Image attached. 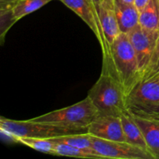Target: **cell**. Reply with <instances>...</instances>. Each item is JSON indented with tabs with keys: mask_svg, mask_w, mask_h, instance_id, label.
<instances>
[{
	"mask_svg": "<svg viewBox=\"0 0 159 159\" xmlns=\"http://www.w3.org/2000/svg\"><path fill=\"white\" fill-rule=\"evenodd\" d=\"M54 140L57 143H64V144L77 147L83 150L89 151V152H96L93 148L91 135L89 133L57 137V138H54Z\"/></svg>",
	"mask_w": 159,
	"mask_h": 159,
	"instance_id": "cell-16",
	"label": "cell"
},
{
	"mask_svg": "<svg viewBox=\"0 0 159 159\" xmlns=\"http://www.w3.org/2000/svg\"><path fill=\"white\" fill-rule=\"evenodd\" d=\"M87 96L99 114L120 116L128 110L127 95L122 85L107 68H102L100 76L90 89Z\"/></svg>",
	"mask_w": 159,
	"mask_h": 159,
	"instance_id": "cell-2",
	"label": "cell"
},
{
	"mask_svg": "<svg viewBox=\"0 0 159 159\" xmlns=\"http://www.w3.org/2000/svg\"><path fill=\"white\" fill-rule=\"evenodd\" d=\"M91 137L93 148L104 158L155 159L149 152L126 141H108L93 135Z\"/></svg>",
	"mask_w": 159,
	"mask_h": 159,
	"instance_id": "cell-6",
	"label": "cell"
},
{
	"mask_svg": "<svg viewBox=\"0 0 159 159\" xmlns=\"http://www.w3.org/2000/svg\"><path fill=\"white\" fill-rule=\"evenodd\" d=\"M12 9H0V40L2 44L5 36L9 30L16 23Z\"/></svg>",
	"mask_w": 159,
	"mask_h": 159,
	"instance_id": "cell-19",
	"label": "cell"
},
{
	"mask_svg": "<svg viewBox=\"0 0 159 159\" xmlns=\"http://www.w3.org/2000/svg\"><path fill=\"white\" fill-rule=\"evenodd\" d=\"M132 116L142 130L148 151L155 159H159V119L134 113Z\"/></svg>",
	"mask_w": 159,
	"mask_h": 159,
	"instance_id": "cell-11",
	"label": "cell"
},
{
	"mask_svg": "<svg viewBox=\"0 0 159 159\" xmlns=\"http://www.w3.org/2000/svg\"><path fill=\"white\" fill-rule=\"evenodd\" d=\"M102 68L111 71L128 95L141 81L138 59L128 34L121 33L110 47L108 62L102 64Z\"/></svg>",
	"mask_w": 159,
	"mask_h": 159,
	"instance_id": "cell-1",
	"label": "cell"
},
{
	"mask_svg": "<svg viewBox=\"0 0 159 159\" xmlns=\"http://www.w3.org/2000/svg\"><path fill=\"white\" fill-rule=\"evenodd\" d=\"M68 9L77 14L94 33L100 44L102 53V64L108 62L110 57V48L106 40L102 27L98 22L91 5L88 0H58Z\"/></svg>",
	"mask_w": 159,
	"mask_h": 159,
	"instance_id": "cell-7",
	"label": "cell"
},
{
	"mask_svg": "<svg viewBox=\"0 0 159 159\" xmlns=\"http://www.w3.org/2000/svg\"><path fill=\"white\" fill-rule=\"evenodd\" d=\"M53 0H20L12 8L14 17L18 21L26 16L38 10Z\"/></svg>",
	"mask_w": 159,
	"mask_h": 159,
	"instance_id": "cell-17",
	"label": "cell"
},
{
	"mask_svg": "<svg viewBox=\"0 0 159 159\" xmlns=\"http://www.w3.org/2000/svg\"><path fill=\"white\" fill-rule=\"evenodd\" d=\"M99 114L97 109L87 96L82 101L70 107L54 110L30 120L37 122L62 124L70 127H89Z\"/></svg>",
	"mask_w": 159,
	"mask_h": 159,
	"instance_id": "cell-4",
	"label": "cell"
},
{
	"mask_svg": "<svg viewBox=\"0 0 159 159\" xmlns=\"http://www.w3.org/2000/svg\"><path fill=\"white\" fill-rule=\"evenodd\" d=\"M89 127H75L62 124L37 122L30 119L15 120L2 116L0 130L2 136L12 142L18 143L20 138H54L70 134L88 133Z\"/></svg>",
	"mask_w": 159,
	"mask_h": 159,
	"instance_id": "cell-3",
	"label": "cell"
},
{
	"mask_svg": "<svg viewBox=\"0 0 159 159\" xmlns=\"http://www.w3.org/2000/svg\"><path fill=\"white\" fill-rule=\"evenodd\" d=\"M88 133L101 139L126 141L120 116L99 114L89 126Z\"/></svg>",
	"mask_w": 159,
	"mask_h": 159,
	"instance_id": "cell-9",
	"label": "cell"
},
{
	"mask_svg": "<svg viewBox=\"0 0 159 159\" xmlns=\"http://www.w3.org/2000/svg\"><path fill=\"white\" fill-rule=\"evenodd\" d=\"M122 1L127 3H133V4H134V0H122Z\"/></svg>",
	"mask_w": 159,
	"mask_h": 159,
	"instance_id": "cell-24",
	"label": "cell"
},
{
	"mask_svg": "<svg viewBox=\"0 0 159 159\" xmlns=\"http://www.w3.org/2000/svg\"><path fill=\"white\" fill-rule=\"evenodd\" d=\"M149 1L150 0H134V5L139 9V11H141L148 3Z\"/></svg>",
	"mask_w": 159,
	"mask_h": 159,
	"instance_id": "cell-23",
	"label": "cell"
},
{
	"mask_svg": "<svg viewBox=\"0 0 159 159\" xmlns=\"http://www.w3.org/2000/svg\"><path fill=\"white\" fill-rule=\"evenodd\" d=\"M127 34L136 54L141 80L150 63L159 33L148 32L138 26Z\"/></svg>",
	"mask_w": 159,
	"mask_h": 159,
	"instance_id": "cell-8",
	"label": "cell"
},
{
	"mask_svg": "<svg viewBox=\"0 0 159 159\" xmlns=\"http://www.w3.org/2000/svg\"><path fill=\"white\" fill-rule=\"evenodd\" d=\"M158 76H159V34L150 63H149L147 70H146L141 80L158 77Z\"/></svg>",
	"mask_w": 159,
	"mask_h": 159,
	"instance_id": "cell-20",
	"label": "cell"
},
{
	"mask_svg": "<svg viewBox=\"0 0 159 159\" xmlns=\"http://www.w3.org/2000/svg\"><path fill=\"white\" fill-rule=\"evenodd\" d=\"M115 0H102L99 8L101 27L109 47L121 34L114 9Z\"/></svg>",
	"mask_w": 159,
	"mask_h": 159,
	"instance_id": "cell-10",
	"label": "cell"
},
{
	"mask_svg": "<svg viewBox=\"0 0 159 159\" xmlns=\"http://www.w3.org/2000/svg\"><path fill=\"white\" fill-rule=\"evenodd\" d=\"M18 143L34 149L39 152L54 155V150L56 142L54 138H20Z\"/></svg>",
	"mask_w": 159,
	"mask_h": 159,
	"instance_id": "cell-18",
	"label": "cell"
},
{
	"mask_svg": "<svg viewBox=\"0 0 159 159\" xmlns=\"http://www.w3.org/2000/svg\"><path fill=\"white\" fill-rule=\"evenodd\" d=\"M127 107L134 114L159 116V76L140 81L127 96Z\"/></svg>",
	"mask_w": 159,
	"mask_h": 159,
	"instance_id": "cell-5",
	"label": "cell"
},
{
	"mask_svg": "<svg viewBox=\"0 0 159 159\" xmlns=\"http://www.w3.org/2000/svg\"><path fill=\"white\" fill-rule=\"evenodd\" d=\"M102 0H88V2H89V4L91 5L92 8H93V11H94V13L96 15V18H97L98 22L100 23V20H99V8H100L101 3H102Z\"/></svg>",
	"mask_w": 159,
	"mask_h": 159,
	"instance_id": "cell-21",
	"label": "cell"
},
{
	"mask_svg": "<svg viewBox=\"0 0 159 159\" xmlns=\"http://www.w3.org/2000/svg\"><path fill=\"white\" fill-rule=\"evenodd\" d=\"M20 0H0V9H12Z\"/></svg>",
	"mask_w": 159,
	"mask_h": 159,
	"instance_id": "cell-22",
	"label": "cell"
},
{
	"mask_svg": "<svg viewBox=\"0 0 159 159\" xmlns=\"http://www.w3.org/2000/svg\"><path fill=\"white\" fill-rule=\"evenodd\" d=\"M120 119L126 142L149 152L142 130L134 119L132 113L129 111V110H126L121 115Z\"/></svg>",
	"mask_w": 159,
	"mask_h": 159,
	"instance_id": "cell-13",
	"label": "cell"
},
{
	"mask_svg": "<svg viewBox=\"0 0 159 159\" xmlns=\"http://www.w3.org/2000/svg\"><path fill=\"white\" fill-rule=\"evenodd\" d=\"M54 155L56 156H66L73 157V158H90V159H101L104 158L96 152H89L83 150L77 147L68 145L64 143H57L56 144L54 150Z\"/></svg>",
	"mask_w": 159,
	"mask_h": 159,
	"instance_id": "cell-15",
	"label": "cell"
},
{
	"mask_svg": "<svg viewBox=\"0 0 159 159\" xmlns=\"http://www.w3.org/2000/svg\"><path fill=\"white\" fill-rule=\"evenodd\" d=\"M114 9L121 33L129 34L139 26L140 11L134 4L115 0Z\"/></svg>",
	"mask_w": 159,
	"mask_h": 159,
	"instance_id": "cell-12",
	"label": "cell"
},
{
	"mask_svg": "<svg viewBox=\"0 0 159 159\" xmlns=\"http://www.w3.org/2000/svg\"><path fill=\"white\" fill-rule=\"evenodd\" d=\"M155 118H158V119H159V116H158V117H155Z\"/></svg>",
	"mask_w": 159,
	"mask_h": 159,
	"instance_id": "cell-25",
	"label": "cell"
},
{
	"mask_svg": "<svg viewBox=\"0 0 159 159\" xmlns=\"http://www.w3.org/2000/svg\"><path fill=\"white\" fill-rule=\"evenodd\" d=\"M139 26L144 30L159 33V0H150L140 11Z\"/></svg>",
	"mask_w": 159,
	"mask_h": 159,
	"instance_id": "cell-14",
	"label": "cell"
}]
</instances>
